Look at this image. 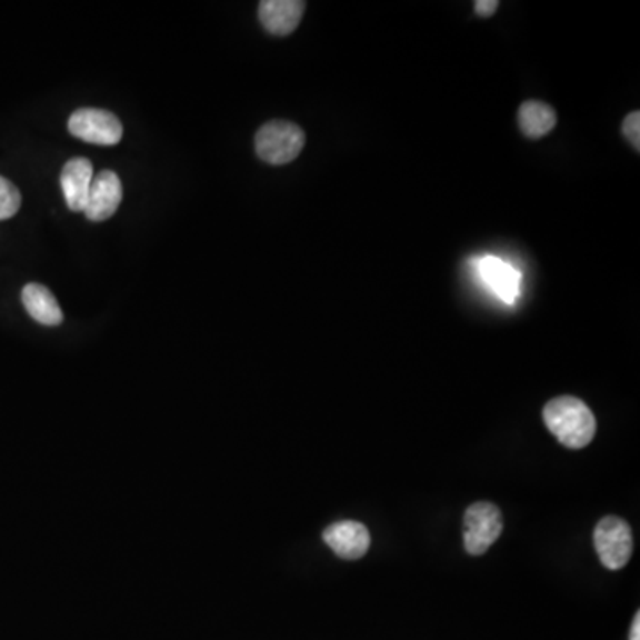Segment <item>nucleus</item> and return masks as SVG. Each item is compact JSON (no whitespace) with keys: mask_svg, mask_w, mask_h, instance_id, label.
<instances>
[{"mask_svg":"<svg viewBox=\"0 0 640 640\" xmlns=\"http://www.w3.org/2000/svg\"><path fill=\"white\" fill-rule=\"evenodd\" d=\"M68 130L71 136L100 147H114L123 138V124L118 116L91 107L73 112L68 121Z\"/></svg>","mask_w":640,"mask_h":640,"instance_id":"nucleus-5","label":"nucleus"},{"mask_svg":"<svg viewBox=\"0 0 640 640\" xmlns=\"http://www.w3.org/2000/svg\"><path fill=\"white\" fill-rule=\"evenodd\" d=\"M542 420L551 434L568 449L580 450L596 434V418L591 408L577 397L562 396L550 400L542 409Z\"/></svg>","mask_w":640,"mask_h":640,"instance_id":"nucleus-1","label":"nucleus"},{"mask_svg":"<svg viewBox=\"0 0 640 640\" xmlns=\"http://www.w3.org/2000/svg\"><path fill=\"white\" fill-rule=\"evenodd\" d=\"M22 196L8 178L0 177V221L13 218L14 213L20 210Z\"/></svg>","mask_w":640,"mask_h":640,"instance_id":"nucleus-13","label":"nucleus"},{"mask_svg":"<svg viewBox=\"0 0 640 640\" xmlns=\"http://www.w3.org/2000/svg\"><path fill=\"white\" fill-rule=\"evenodd\" d=\"M622 133L627 136L631 147L639 151L640 148V112L633 111L622 121Z\"/></svg>","mask_w":640,"mask_h":640,"instance_id":"nucleus-14","label":"nucleus"},{"mask_svg":"<svg viewBox=\"0 0 640 640\" xmlns=\"http://www.w3.org/2000/svg\"><path fill=\"white\" fill-rule=\"evenodd\" d=\"M630 640H640V613L637 612L633 624H631Z\"/></svg>","mask_w":640,"mask_h":640,"instance_id":"nucleus-16","label":"nucleus"},{"mask_svg":"<svg viewBox=\"0 0 640 640\" xmlns=\"http://www.w3.org/2000/svg\"><path fill=\"white\" fill-rule=\"evenodd\" d=\"M518 124L523 136L529 139H541L556 129L557 112L548 103L529 100L520 106Z\"/></svg>","mask_w":640,"mask_h":640,"instance_id":"nucleus-12","label":"nucleus"},{"mask_svg":"<svg viewBox=\"0 0 640 640\" xmlns=\"http://www.w3.org/2000/svg\"><path fill=\"white\" fill-rule=\"evenodd\" d=\"M498 6H500V2H497V0H477L476 13L479 17H491V14L497 13Z\"/></svg>","mask_w":640,"mask_h":640,"instance_id":"nucleus-15","label":"nucleus"},{"mask_svg":"<svg viewBox=\"0 0 640 640\" xmlns=\"http://www.w3.org/2000/svg\"><path fill=\"white\" fill-rule=\"evenodd\" d=\"M594 547L604 568L612 571L624 568L633 551L630 524L618 516H607L596 524Z\"/></svg>","mask_w":640,"mask_h":640,"instance_id":"nucleus-4","label":"nucleus"},{"mask_svg":"<svg viewBox=\"0 0 640 640\" xmlns=\"http://www.w3.org/2000/svg\"><path fill=\"white\" fill-rule=\"evenodd\" d=\"M93 182V166L84 157L68 160L61 171V187L68 209L84 212L89 187Z\"/></svg>","mask_w":640,"mask_h":640,"instance_id":"nucleus-9","label":"nucleus"},{"mask_svg":"<svg viewBox=\"0 0 640 640\" xmlns=\"http://www.w3.org/2000/svg\"><path fill=\"white\" fill-rule=\"evenodd\" d=\"M304 142L307 136L299 124L274 120L260 127L254 136V150L267 164L283 166L298 159Z\"/></svg>","mask_w":640,"mask_h":640,"instance_id":"nucleus-2","label":"nucleus"},{"mask_svg":"<svg viewBox=\"0 0 640 640\" xmlns=\"http://www.w3.org/2000/svg\"><path fill=\"white\" fill-rule=\"evenodd\" d=\"M480 276L489 289L506 302H514L520 293L521 274L514 267L497 257H486L479 262Z\"/></svg>","mask_w":640,"mask_h":640,"instance_id":"nucleus-10","label":"nucleus"},{"mask_svg":"<svg viewBox=\"0 0 640 640\" xmlns=\"http://www.w3.org/2000/svg\"><path fill=\"white\" fill-rule=\"evenodd\" d=\"M502 530V512L494 503H471L464 512V548L470 556H484Z\"/></svg>","mask_w":640,"mask_h":640,"instance_id":"nucleus-3","label":"nucleus"},{"mask_svg":"<svg viewBox=\"0 0 640 640\" xmlns=\"http://www.w3.org/2000/svg\"><path fill=\"white\" fill-rule=\"evenodd\" d=\"M322 538L340 559H361L370 548L369 529L360 521L343 520L329 524Z\"/></svg>","mask_w":640,"mask_h":640,"instance_id":"nucleus-7","label":"nucleus"},{"mask_svg":"<svg viewBox=\"0 0 640 640\" xmlns=\"http://www.w3.org/2000/svg\"><path fill=\"white\" fill-rule=\"evenodd\" d=\"M123 198V187L121 180L114 171H102L93 177V182L89 187L88 201H86V218L89 221H107L114 216Z\"/></svg>","mask_w":640,"mask_h":640,"instance_id":"nucleus-6","label":"nucleus"},{"mask_svg":"<svg viewBox=\"0 0 640 640\" xmlns=\"http://www.w3.org/2000/svg\"><path fill=\"white\" fill-rule=\"evenodd\" d=\"M22 302L27 313L43 326H59L62 322V311L59 302L47 287L40 283H29L23 287Z\"/></svg>","mask_w":640,"mask_h":640,"instance_id":"nucleus-11","label":"nucleus"},{"mask_svg":"<svg viewBox=\"0 0 640 640\" xmlns=\"http://www.w3.org/2000/svg\"><path fill=\"white\" fill-rule=\"evenodd\" d=\"M307 4L301 0H263L258 6V18L267 32L289 36L298 29Z\"/></svg>","mask_w":640,"mask_h":640,"instance_id":"nucleus-8","label":"nucleus"}]
</instances>
